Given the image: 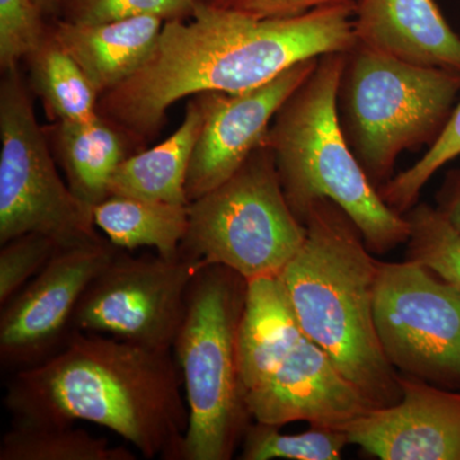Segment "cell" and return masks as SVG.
<instances>
[{"label":"cell","instance_id":"28","mask_svg":"<svg viewBox=\"0 0 460 460\" xmlns=\"http://www.w3.org/2000/svg\"><path fill=\"white\" fill-rule=\"evenodd\" d=\"M356 0H237L233 8L260 18L302 16L316 9L354 4Z\"/></svg>","mask_w":460,"mask_h":460},{"label":"cell","instance_id":"15","mask_svg":"<svg viewBox=\"0 0 460 460\" xmlns=\"http://www.w3.org/2000/svg\"><path fill=\"white\" fill-rule=\"evenodd\" d=\"M353 23L366 47L460 74V36L435 0H356Z\"/></svg>","mask_w":460,"mask_h":460},{"label":"cell","instance_id":"25","mask_svg":"<svg viewBox=\"0 0 460 460\" xmlns=\"http://www.w3.org/2000/svg\"><path fill=\"white\" fill-rule=\"evenodd\" d=\"M199 0H60L62 20L99 25L128 18L153 16L171 21L190 18Z\"/></svg>","mask_w":460,"mask_h":460},{"label":"cell","instance_id":"11","mask_svg":"<svg viewBox=\"0 0 460 460\" xmlns=\"http://www.w3.org/2000/svg\"><path fill=\"white\" fill-rule=\"evenodd\" d=\"M202 266L181 253L133 257L118 250L84 290L72 328L172 350L190 281Z\"/></svg>","mask_w":460,"mask_h":460},{"label":"cell","instance_id":"4","mask_svg":"<svg viewBox=\"0 0 460 460\" xmlns=\"http://www.w3.org/2000/svg\"><path fill=\"white\" fill-rule=\"evenodd\" d=\"M344 53L320 57L313 74L275 114L265 144L299 222L304 224L314 202L330 199L356 224L368 250L384 255L407 243L411 226L380 198L339 126Z\"/></svg>","mask_w":460,"mask_h":460},{"label":"cell","instance_id":"24","mask_svg":"<svg viewBox=\"0 0 460 460\" xmlns=\"http://www.w3.org/2000/svg\"><path fill=\"white\" fill-rule=\"evenodd\" d=\"M460 156V99L438 140L407 171L378 189V195L395 213L405 215L416 206L420 190L438 169Z\"/></svg>","mask_w":460,"mask_h":460},{"label":"cell","instance_id":"21","mask_svg":"<svg viewBox=\"0 0 460 460\" xmlns=\"http://www.w3.org/2000/svg\"><path fill=\"white\" fill-rule=\"evenodd\" d=\"M126 447L95 438L75 425L16 422L3 436L0 460H136Z\"/></svg>","mask_w":460,"mask_h":460},{"label":"cell","instance_id":"18","mask_svg":"<svg viewBox=\"0 0 460 460\" xmlns=\"http://www.w3.org/2000/svg\"><path fill=\"white\" fill-rule=\"evenodd\" d=\"M122 132L100 114L84 122H59L54 128L66 183L91 211L107 198L111 175L128 157Z\"/></svg>","mask_w":460,"mask_h":460},{"label":"cell","instance_id":"20","mask_svg":"<svg viewBox=\"0 0 460 460\" xmlns=\"http://www.w3.org/2000/svg\"><path fill=\"white\" fill-rule=\"evenodd\" d=\"M27 59L33 90L51 118L58 122H84L98 117V93L50 30Z\"/></svg>","mask_w":460,"mask_h":460},{"label":"cell","instance_id":"10","mask_svg":"<svg viewBox=\"0 0 460 460\" xmlns=\"http://www.w3.org/2000/svg\"><path fill=\"white\" fill-rule=\"evenodd\" d=\"M374 319L387 361L405 376L460 390V289L422 263L378 262Z\"/></svg>","mask_w":460,"mask_h":460},{"label":"cell","instance_id":"27","mask_svg":"<svg viewBox=\"0 0 460 460\" xmlns=\"http://www.w3.org/2000/svg\"><path fill=\"white\" fill-rule=\"evenodd\" d=\"M44 17L33 0H0V66L16 68L47 35Z\"/></svg>","mask_w":460,"mask_h":460},{"label":"cell","instance_id":"14","mask_svg":"<svg viewBox=\"0 0 460 460\" xmlns=\"http://www.w3.org/2000/svg\"><path fill=\"white\" fill-rule=\"evenodd\" d=\"M402 399L341 426L381 460H460V393L401 374Z\"/></svg>","mask_w":460,"mask_h":460},{"label":"cell","instance_id":"30","mask_svg":"<svg viewBox=\"0 0 460 460\" xmlns=\"http://www.w3.org/2000/svg\"><path fill=\"white\" fill-rule=\"evenodd\" d=\"M42 17L56 16L59 12L60 0H33Z\"/></svg>","mask_w":460,"mask_h":460},{"label":"cell","instance_id":"7","mask_svg":"<svg viewBox=\"0 0 460 460\" xmlns=\"http://www.w3.org/2000/svg\"><path fill=\"white\" fill-rule=\"evenodd\" d=\"M248 281L205 265L190 281L174 345L189 407L181 460H229L251 425L239 370Z\"/></svg>","mask_w":460,"mask_h":460},{"label":"cell","instance_id":"9","mask_svg":"<svg viewBox=\"0 0 460 460\" xmlns=\"http://www.w3.org/2000/svg\"><path fill=\"white\" fill-rule=\"evenodd\" d=\"M0 243L27 233L62 247L104 239L93 211L58 172L17 66L4 71L0 84Z\"/></svg>","mask_w":460,"mask_h":460},{"label":"cell","instance_id":"5","mask_svg":"<svg viewBox=\"0 0 460 460\" xmlns=\"http://www.w3.org/2000/svg\"><path fill=\"white\" fill-rule=\"evenodd\" d=\"M239 370L255 422L341 428L375 408L299 326L278 277L248 281Z\"/></svg>","mask_w":460,"mask_h":460},{"label":"cell","instance_id":"19","mask_svg":"<svg viewBox=\"0 0 460 460\" xmlns=\"http://www.w3.org/2000/svg\"><path fill=\"white\" fill-rule=\"evenodd\" d=\"M93 219L119 250L151 247L177 257L189 230V205L109 195L93 208Z\"/></svg>","mask_w":460,"mask_h":460},{"label":"cell","instance_id":"12","mask_svg":"<svg viewBox=\"0 0 460 460\" xmlns=\"http://www.w3.org/2000/svg\"><path fill=\"white\" fill-rule=\"evenodd\" d=\"M108 239L63 247L0 314V362L20 371L47 361L69 338L84 290L118 252Z\"/></svg>","mask_w":460,"mask_h":460},{"label":"cell","instance_id":"17","mask_svg":"<svg viewBox=\"0 0 460 460\" xmlns=\"http://www.w3.org/2000/svg\"><path fill=\"white\" fill-rule=\"evenodd\" d=\"M202 122L204 114L195 98L187 107L183 123L171 137L120 163L109 181L108 196L190 205L186 193L187 172Z\"/></svg>","mask_w":460,"mask_h":460},{"label":"cell","instance_id":"1","mask_svg":"<svg viewBox=\"0 0 460 460\" xmlns=\"http://www.w3.org/2000/svg\"><path fill=\"white\" fill-rule=\"evenodd\" d=\"M353 18L354 4L260 18L199 0L190 21H166L146 63L99 99L98 113L124 133L150 138L178 100L243 93L296 63L349 50L357 42Z\"/></svg>","mask_w":460,"mask_h":460},{"label":"cell","instance_id":"22","mask_svg":"<svg viewBox=\"0 0 460 460\" xmlns=\"http://www.w3.org/2000/svg\"><path fill=\"white\" fill-rule=\"evenodd\" d=\"M349 445L341 428L311 425L301 434H283L279 426L256 422L243 436V460H338Z\"/></svg>","mask_w":460,"mask_h":460},{"label":"cell","instance_id":"31","mask_svg":"<svg viewBox=\"0 0 460 460\" xmlns=\"http://www.w3.org/2000/svg\"><path fill=\"white\" fill-rule=\"evenodd\" d=\"M208 2L213 3L215 5H219V7H233L237 0H208Z\"/></svg>","mask_w":460,"mask_h":460},{"label":"cell","instance_id":"23","mask_svg":"<svg viewBox=\"0 0 460 460\" xmlns=\"http://www.w3.org/2000/svg\"><path fill=\"white\" fill-rule=\"evenodd\" d=\"M404 217L411 226L408 259L460 289V233L428 204L413 206Z\"/></svg>","mask_w":460,"mask_h":460},{"label":"cell","instance_id":"29","mask_svg":"<svg viewBox=\"0 0 460 460\" xmlns=\"http://www.w3.org/2000/svg\"><path fill=\"white\" fill-rule=\"evenodd\" d=\"M436 210L460 233V169H453L447 174L438 193Z\"/></svg>","mask_w":460,"mask_h":460},{"label":"cell","instance_id":"26","mask_svg":"<svg viewBox=\"0 0 460 460\" xmlns=\"http://www.w3.org/2000/svg\"><path fill=\"white\" fill-rule=\"evenodd\" d=\"M63 248L48 235L27 233L2 244L0 250V305L40 274L58 251Z\"/></svg>","mask_w":460,"mask_h":460},{"label":"cell","instance_id":"8","mask_svg":"<svg viewBox=\"0 0 460 460\" xmlns=\"http://www.w3.org/2000/svg\"><path fill=\"white\" fill-rule=\"evenodd\" d=\"M305 241V226L288 204L274 156L262 144L229 180L190 202L180 253L251 281L278 277Z\"/></svg>","mask_w":460,"mask_h":460},{"label":"cell","instance_id":"16","mask_svg":"<svg viewBox=\"0 0 460 460\" xmlns=\"http://www.w3.org/2000/svg\"><path fill=\"white\" fill-rule=\"evenodd\" d=\"M165 21L142 16L99 25L58 20L51 35L83 68L100 98L132 77L155 49Z\"/></svg>","mask_w":460,"mask_h":460},{"label":"cell","instance_id":"3","mask_svg":"<svg viewBox=\"0 0 460 460\" xmlns=\"http://www.w3.org/2000/svg\"><path fill=\"white\" fill-rule=\"evenodd\" d=\"M301 250L278 275L299 326L375 408L402 399L374 319L378 262L350 217L330 199L311 206Z\"/></svg>","mask_w":460,"mask_h":460},{"label":"cell","instance_id":"2","mask_svg":"<svg viewBox=\"0 0 460 460\" xmlns=\"http://www.w3.org/2000/svg\"><path fill=\"white\" fill-rule=\"evenodd\" d=\"M172 350L74 330L47 361L14 372L4 405L16 422L107 428L145 458L181 460L189 429Z\"/></svg>","mask_w":460,"mask_h":460},{"label":"cell","instance_id":"6","mask_svg":"<svg viewBox=\"0 0 460 460\" xmlns=\"http://www.w3.org/2000/svg\"><path fill=\"white\" fill-rule=\"evenodd\" d=\"M460 99V74L405 62L356 42L344 53L339 126L376 189L404 151L431 147Z\"/></svg>","mask_w":460,"mask_h":460},{"label":"cell","instance_id":"13","mask_svg":"<svg viewBox=\"0 0 460 460\" xmlns=\"http://www.w3.org/2000/svg\"><path fill=\"white\" fill-rule=\"evenodd\" d=\"M319 59L296 63L274 80L243 93L208 91L196 96L204 122L187 172L190 202L229 180L265 144L275 114L313 74Z\"/></svg>","mask_w":460,"mask_h":460}]
</instances>
